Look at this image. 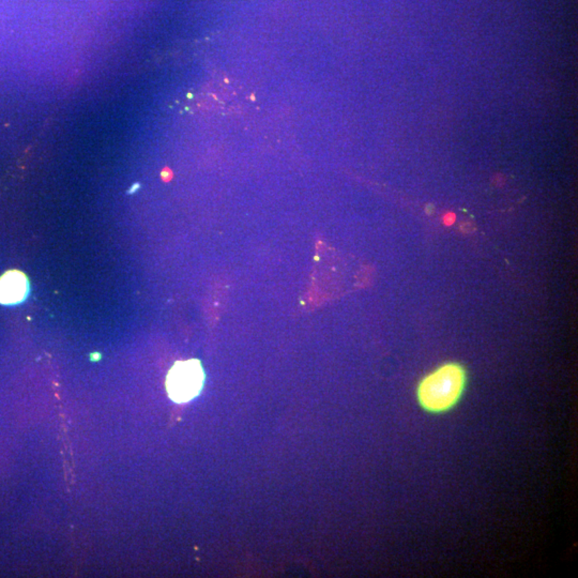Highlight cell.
I'll return each instance as SVG.
<instances>
[{"label": "cell", "instance_id": "1", "mask_svg": "<svg viewBox=\"0 0 578 578\" xmlns=\"http://www.w3.org/2000/svg\"><path fill=\"white\" fill-rule=\"evenodd\" d=\"M468 379V372L462 363H442L418 381L414 390L417 405L424 414L434 417L454 411L464 399Z\"/></svg>", "mask_w": 578, "mask_h": 578}, {"label": "cell", "instance_id": "2", "mask_svg": "<svg viewBox=\"0 0 578 578\" xmlns=\"http://www.w3.org/2000/svg\"><path fill=\"white\" fill-rule=\"evenodd\" d=\"M204 381L205 373L198 360L179 361L167 374V393L176 403H187L201 392Z\"/></svg>", "mask_w": 578, "mask_h": 578}, {"label": "cell", "instance_id": "3", "mask_svg": "<svg viewBox=\"0 0 578 578\" xmlns=\"http://www.w3.org/2000/svg\"><path fill=\"white\" fill-rule=\"evenodd\" d=\"M29 294V282L21 271H8L0 278V303L16 305L23 302Z\"/></svg>", "mask_w": 578, "mask_h": 578}, {"label": "cell", "instance_id": "4", "mask_svg": "<svg viewBox=\"0 0 578 578\" xmlns=\"http://www.w3.org/2000/svg\"><path fill=\"white\" fill-rule=\"evenodd\" d=\"M139 185H135L134 187H133L132 189H131L130 193H134V192L136 191V190L139 189Z\"/></svg>", "mask_w": 578, "mask_h": 578}]
</instances>
